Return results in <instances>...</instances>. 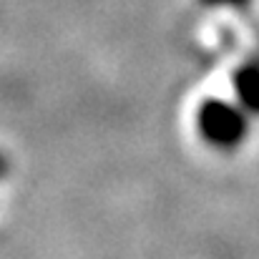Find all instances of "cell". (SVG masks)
<instances>
[{
  "label": "cell",
  "mask_w": 259,
  "mask_h": 259,
  "mask_svg": "<svg viewBox=\"0 0 259 259\" xmlns=\"http://www.w3.org/2000/svg\"><path fill=\"white\" fill-rule=\"evenodd\" d=\"M199 126H201L204 136L209 141H214L217 146H232L234 141H239V136L244 131L239 113L219 101H209L206 106H201Z\"/></svg>",
  "instance_id": "1"
},
{
  "label": "cell",
  "mask_w": 259,
  "mask_h": 259,
  "mask_svg": "<svg viewBox=\"0 0 259 259\" xmlns=\"http://www.w3.org/2000/svg\"><path fill=\"white\" fill-rule=\"evenodd\" d=\"M237 91L247 108L259 111V61H249L237 73Z\"/></svg>",
  "instance_id": "2"
},
{
  "label": "cell",
  "mask_w": 259,
  "mask_h": 259,
  "mask_svg": "<svg viewBox=\"0 0 259 259\" xmlns=\"http://www.w3.org/2000/svg\"><path fill=\"white\" fill-rule=\"evenodd\" d=\"M209 8H247L252 0H201Z\"/></svg>",
  "instance_id": "3"
}]
</instances>
